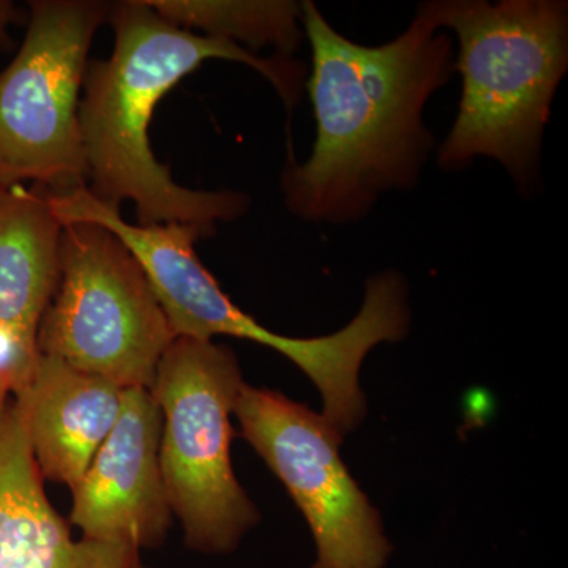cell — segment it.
<instances>
[{
  "instance_id": "1",
  "label": "cell",
  "mask_w": 568,
  "mask_h": 568,
  "mask_svg": "<svg viewBox=\"0 0 568 568\" xmlns=\"http://www.w3.org/2000/svg\"><path fill=\"white\" fill-rule=\"evenodd\" d=\"M301 6L316 140L306 162L284 168V203L305 222H362L384 193L420 181L435 151L424 111L455 74L454 39L437 21L436 0L418 7L402 36L377 47L335 31L313 0Z\"/></svg>"
},
{
  "instance_id": "2",
  "label": "cell",
  "mask_w": 568,
  "mask_h": 568,
  "mask_svg": "<svg viewBox=\"0 0 568 568\" xmlns=\"http://www.w3.org/2000/svg\"><path fill=\"white\" fill-rule=\"evenodd\" d=\"M110 21L114 51L85 73L80 103L89 192L114 207L132 201L140 224H193L211 235L216 223L241 219L250 207L246 194L186 189L156 162L149 141L153 112L178 82L212 59L252 67L293 110L305 85V63L260 58L233 41L178 28L145 0L115 3Z\"/></svg>"
},
{
  "instance_id": "3",
  "label": "cell",
  "mask_w": 568,
  "mask_h": 568,
  "mask_svg": "<svg viewBox=\"0 0 568 568\" xmlns=\"http://www.w3.org/2000/svg\"><path fill=\"white\" fill-rule=\"evenodd\" d=\"M440 28L458 41L457 118L437 149L447 173L491 159L521 192L540 182L551 104L568 71L566 0H436Z\"/></svg>"
},
{
  "instance_id": "4",
  "label": "cell",
  "mask_w": 568,
  "mask_h": 568,
  "mask_svg": "<svg viewBox=\"0 0 568 568\" xmlns=\"http://www.w3.org/2000/svg\"><path fill=\"white\" fill-rule=\"evenodd\" d=\"M244 384L230 347L179 336L149 388L163 418L168 503L196 551H233L260 519L231 463V414Z\"/></svg>"
},
{
  "instance_id": "5",
  "label": "cell",
  "mask_w": 568,
  "mask_h": 568,
  "mask_svg": "<svg viewBox=\"0 0 568 568\" xmlns=\"http://www.w3.org/2000/svg\"><path fill=\"white\" fill-rule=\"evenodd\" d=\"M62 226L93 223L110 230L133 253L151 283L175 336L212 342L215 335L250 339L294 362L321 392L324 406L342 407L358 394V375L369 336L357 323L316 338L274 334L242 312L223 293L194 252L197 239L209 235L193 224H132L119 207L103 203L88 186L48 192Z\"/></svg>"
},
{
  "instance_id": "6",
  "label": "cell",
  "mask_w": 568,
  "mask_h": 568,
  "mask_svg": "<svg viewBox=\"0 0 568 568\" xmlns=\"http://www.w3.org/2000/svg\"><path fill=\"white\" fill-rule=\"evenodd\" d=\"M175 336L133 253L106 227L65 224L39 353L123 388H151Z\"/></svg>"
},
{
  "instance_id": "7",
  "label": "cell",
  "mask_w": 568,
  "mask_h": 568,
  "mask_svg": "<svg viewBox=\"0 0 568 568\" xmlns=\"http://www.w3.org/2000/svg\"><path fill=\"white\" fill-rule=\"evenodd\" d=\"M111 7L92 0L31 2L17 58L0 71V186L36 182L50 192L84 186L81 89L97 29Z\"/></svg>"
},
{
  "instance_id": "8",
  "label": "cell",
  "mask_w": 568,
  "mask_h": 568,
  "mask_svg": "<svg viewBox=\"0 0 568 568\" xmlns=\"http://www.w3.org/2000/svg\"><path fill=\"white\" fill-rule=\"evenodd\" d=\"M234 414L304 514L317 548L312 568H384L392 547L379 514L339 457L342 433L305 405L248 384Z\"/></svg>"
},
{
  "instance_id": "9",
  "label": "cell",
  "mask_w": 568,
  "mask_h": 568,
  "mask_svg": "<svg viewBox=\"0 0 568 568\" xmlns=\"http://www.w3.org/2000/svg\"><path fill=\"white\" fill-rule=\"evenodd\" d=\"M162 422L151 392H123L118 424L73 491L71 523L84 540L140 552L166 537L173 511L160 465Z\"/></svg>"
},
{
  "instance_id": "10",
  "label": "cell",
  "mask_w": 568,
  "mask_h": 568,
  "mask_svg": "<svg viewBox=\"0 0 568 568\" xmlns=\"http://www.w3.org/2000/svg\"><path fill=\"white\" fill-rule=\"evenodd\" d=\"M123 388L50 355H39L29 383L13 396L41 478L80 485L118 424Z\"/></svg>"
},
{
  "instance_id": "11",
  "label": "cell",
  "mask_w": 568,
  "mask_h": 568,
  "mask_svg": "<svg viewBox=\"0 0 568 568\" xmlns=\"http://www.w3.org/2000/svg\"><path fill=\"white\" fill-rule=\"evenodd\" d=\"M0 568H141L134 549L71 536L44 493L13 402L0 407Z\"/></svg>"
},
{
  "instance_id": "12",
  "label": "cell",
  "mask_w": 568,
  "mask_h": 568,
  "mask_svg": "<svg viewBox=\"0 0 568 568\" xmlns=\"http://www.w3.org/2000/svg\"><path fill=\"white\" fill-rule=\"evenodd\" d=\"M62 230L48 190L0 186V331L36 354L61 272Z\"/></svg>"
},
{
  "instance_id": "13",
  "label": "cell",
  "mask_w": 568,
  "mask_h": 568,
  "mask_svg": "<svg viewBox=\"0 0 568 568\" xmlns=\"http://www.w3.org/2000/svg\"><path fill=\"white\" fill-rule=\"evenodd\" d=\"M186 31L233 41L248 51L274 48L290 59L304 43L301 2L291 0H145Z\"/></svg>"
},
{
  "instance_id": "14",
  "label": "cell",
  "mask_w": 568,
  "mask_h": 568,
  "mask_svg": "<svg viewBox=\"0 0 568 568\" xmlns=\"http://www.w3.org/2000/svg\"><path fill=\"white\" fill-rule=\"evenodd\" d=\"M20 20V13L14 9L13 3L0 0V43L7 41L9 26Z\"/></svg>"
},
{
  "instance_id": "15",
  "label": "cell",
  "mask_w": 568,
  "mask_h": 568,
  "mask_svg": "<svg viewBox=\"0 0 568 568\" xmlns=\"http://www.w3.org/2000/svg\"><path fill=\"white\" fill-rule=\"evenodd\" d=\"M10 395L7 394L6 388L2 387V384H0V407L6 405L7 402H9Z\"/></svg>"
},
{
  "instance_id": "16",
  "label": "cell",
  "mask_w": 568,
  "mask_h": 568,
  "mask_svg": "<svg viewBox=\"0 0 568 568\" xmlns=\"http://www.w3.org/2000/svg\"><path fill=\"white\" fill-rule=\"evenodd\" d=\"M141 568H144V567H141Z\"/></svg>"
}]
</instances>
